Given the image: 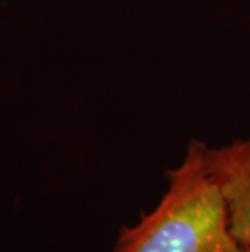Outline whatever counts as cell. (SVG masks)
<instances>
[{
	"mask_svg": "<svg viewBox=\"0 0 250 252\" xmlns=\"http://www.w3.org/2000/svg\"><path fill=\"white\" fill-rule=\"evenodd\" d=\"M203 140H190L151 210L119 229L111 252H244L229 228L227 207L206 166Z\"/></svg>",
	"mask_w": 250,
	"mask_h": 252,
	"instance_id": "obj_1",
	"label": "cell"
},
{
	"mask_svg": "<svg viewBox=\"0 0 250 252\" xmlns=\"http://www.w3.org/2000/svg\"><path fill=\"white\" fill-rule=\"evenodd\" d=\"M206 166L224 197L234 239L250 248V137L208 145Z\"/></svg>",
	"mask_w": 250,
	"mask_h": 252,
	"instance_id": "obj_2",
	"label": "cell"
},
{
	"mask_svg": "<svg viewBox=\"0 0 250 252\" xmlns=\"http://www.w3.org/2000/svg\"><path fill=\"white\" fill-rule=\"evenodd\" d=\"M244 252H250V248H246V249H244Z\"/></svg>",
	"mask_w": 250,
	"mask_h": 252,
	"instance_id": "obj_3",
	"label": "cell"
}]
</instances>
